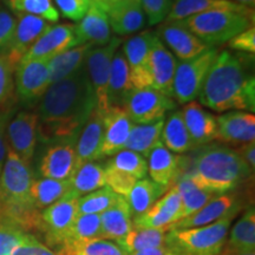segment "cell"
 Masks as SVG:
<instances>
[{
    "label": "cell",
    "instance_id": "cell-39",
    "mask_svg": "<svg viewBox=\"0 0 255 255\" xmlns=\"http://www.w3.org/2000/svg\"><path fill=\"white\" fill-rule=\"evenodd\" d=\"M70 189L69 180H53L41 177L33 180L31 187V196L37 210H43L53 205L68 193Z\"/></svg>",
    "mask_w": 255,
    "mask_h": 255
},
{
    "label": "cell",
    "instance_id": "cell-34",
    "mask_svg": "<svg viewBox=\"0 0 255 255\" xmlns=\"http://www.w3.org/2000/svg\"><path fill=\"white\" fill-rule=\"evenodd\" d=\"M168 228H132L116 242L128 255L165 245Z\"/></svg>",
    "mask_w": 255,
    "mask_h": 255
},
{
    "label": "cell",
    "instance_id": "cell-15",
    "mask_svg": "<svg viewBox=\"0 0 255 255\" xmlns=\"http://www.w3.org/2000/svg\"><path fill=\"white\" fill-rule=\"evenodd\" d=\"M49 27V23L43 18L32 14L18 13L13 36H12L7 50L4 53L14 68L20 63L27 51L38 40V38Z\"/></svg>",
    "mask_w": 255,
    "mask_h": 255
},
{
    "label": "cell",
    "instance_id": "cell-33",
    "mask_svg": "<svg viewBox=\"0 0 255 255\" xmlns=\"http://www.w3.org/2000/svg\"><path fill=\"white\" fill-rule=\"evenodd\" d=\"M92 47L91 44H82L52 57L49 60L51 84L63 81L82 69Z\"/></svg>",
    "mask_w": 255,
    "mask_h": 255
},
{
    "label": "cell",
    "instance_id": "cell-23",
    "mask_svg": "<svg viewBox=\"0 0 255 255\" xmlns=\"http://www.w3.org/2000/svg\"><path fill=\"white\" fill-rule=\"evenodd\" d=\"M177 60L156 34L150 52L151 88L173 98V83Z\"/></svg>",
    "mask_w": 255,
    "mask_h": 255
},
{
    "label": "cell",
    "instance_id": "cell-29",
    "mask_svg": "<svg viewBox=\"0 0 255 255\" xmlns=\"http://www.w3.org/2000/svg\"><path fill=\"white\" fill-rule=\"evenodd\" d=\"M132 229V215L127 200L119 196L116 202L101 214V239L116 241Z\"/></svg>",
    "mask_w": 255,
    "mask_h": 255
},
{
    "label": "cell",
    "instance_id": "cell-38",
    "mask_svg": "<svg viewBox=\"0 0 255 255\" xmlns=\"http://www.w3.org/2000/svg\"><path fill=\"white\" fill-rule=\"evenodd\" d=\"M165 191L167 189L152 182L150 178L137 181L129 195L126 197L132 219L145 213Z\"/></svg>",
    "mask_w": 255,
    "mask_h": 255
},
{
    "label": "cell",
    "instance_id": "cell-22",
    "mask_svg": "<svg viewBox=\"0 0 255 255\" xmlns=\"http://www.w3.org/2000/svg\"><path fill=\"white\" fill-rule=\"evenodd\" d=\"M146 163L150 180L168 190L182 174L183 156L174 154L159 142L148 155Z\"/></svg>",
    "mask_w": 255,
    "mask_h": 255
},
{
    "label": "cell",
    "instance_id": "cell-12",
    "mask_svg": "<svg viewBox=\"0 0 255 255\" xmlns=\"http://www.w3.org/2000/svg\"><path fill=\"white\" fill-rule=\"evenodd\" d=\"M49 60H21L15 66V90L23 102L39 100L51 85Z\"/></svg>",
    "mask_w": 255,
    "mask_h": 255
},
{
    "label": "cell",
    "instance_id": "cell-47",
    "mask_svg": "<svg viewBox=\"0 0 255 255\" xmlns=\"http://www.w3.org/2000/svg\"><path fill=\"white\" fill-rule=\"evenodd\" d=\"M14 70L15 68L9 63L7 57L0 55V105L6 103L13 92Z\"/></svg>",
    "mask_w": 255,
    "mask_h": 255
},
{
    "label": "cell",
    "instance_id": "cell-14",
    "mask_svg": "<svg viewBox=\"0 0 255 255\" xmlns=\"http://www.w3.org/2000/svg\"><path fill=\"white\" fill-rule=\"evenodd\" d=\"M182 201L173 186L142 215L132 219V228H168L181 220Z\"/></svg>",
    "mask_w": 255,
    "mask_h": 255
},
{
    "label": "cell",
    "instance_id": "cell-50",
    "mask_svg": "<svg viewBox=\"0 0 255 255\" xmlns=\"http://www.w3.org/2000/svg\"><path fill=\"white\" fill-rule=\"evenodd\" d=\"M229 49L237 51V52H245L246 55L254 56L255 53V27L254 25L248 30L241 32L228 40Z\"/></svg>",
    "mask_w": 255,
    "mask_h": 255
},
{
    "label": "cell",
    "instance_id": "cell-55",
    "mask_svg": "<svg viewBox=\"0 0 255 255\" xmlns=\"http://www.w3.org/2000/svg\"><path fill=\"white\" fill-rule=\"evenodd\" d=\"M89 1H90L91 5L97 6V7H100L108 13V11H109L119 0H89Z\"/></svg>",
    "mask_w": 255,
    "mask_h": 255
},
{
    "label": "cell",
    "instance_id": "cell-7",
    "mask_svg": "<svg viewBox=\"0 0 255 255\" xmlns=\"http://www.w3.org/2000/svg\"><path fill=\"white\" fill-rule=\"evenodd\" d=\"M78 199L68 191L62 199L39 212L37 228L50 246L59 250L66 241L78 216Z\"/></svg>",
    "mask_w": 255,
    "mask_h": 255
},
{
    "label": "cell",
    "instance_id": "cell-40",
    "mask_svg": "<svg viewBox=\"0 0 255 255\" xmlns=\"http://www.w3.org/2000/svg\"><path fill=\"white\" fill-rule=\"evenodd\" d=\"M119 195L103 187L78 199V214H102L116 202Z\"/></svg>",
    "mask_w": 255,
    "mask_h": 255
},
{
    "label": "cell",
    "instance_id": "cell-30",
    "mask_svg": "<svg viewBox=\"0 0 255 255\" xmlns=\"http://www.w3.org/2000/svg\"><path fill=\"white\" fill-rule=\"evenodd\" d=\"M255 210L250 207L233 226L222 253H254Z\"/></svg>",
    "mask_w": 255,
    "mask_h": 255
},
{
    "label": "cell",
    "instance_id": "cell-6",
    "mask_svg": "<svg viewBox=\"0 0 255 255\" xmlns=\"http://www.w3.org/2000/svg\"><path fill=\"white\" fill-rule=\"evenodd\" d=\"M183 23L208 46L219 45L248 30L254 24V14L237 11H210L184 19Z\"/></svg>",
    "mask_w": 255,
    "mask_h": 255
},
{
    "label": "cell",
    "instance_id": "cell-56",
    "mask_svg": "<svg viewBox=\"0 0 255 255\" xmlns=\"http://www.w3.org/2000/svg\"><path fill=\"white\" fill-rule=\"evenodd\" d=\"M232 1L237 2V4L251 9H254L255 7V0H232Z\"/></svg>",
    "mask_w": 255,
    "mask_h": 255
},
{
    "label": "cell",
    "instance_id": "cell-59",
    "mask_svg": "<svg viewBox=\"0 0 255 255\" xmlns=\"http://www.w3.org/2000/svg\"><path fill=\"white\" fill-rule=\"evenodd\" d=\"M133 1H139V0H133Z\"/></svg>",
    "mask_w": 255,
    "mask_h": 255
},
{
    "label": "cell",
    "instance_id": "cell-25",
    "mask_svg": "<svg viewBox=\"0 0 255 255\" xmlns=\"http://www.w3.org/2000/svg\"><path fill=\"white\" fill-rule=\"evenodd\" d=\"M78 45L91 44L92 46H104L111 40V28L107 12L91 5L79 23L75 25Z\"/></svg>",
    "mask_w": 255,
    "mask_h": 255
},
{
    "label": "cell",
    "instance_id": "cell-27",
    "mask_svg": "<svg viewBox=\"0 0 255 255\" xmlns=\"http://www.w3.org/2000/svg\"><path fill=\"white\" fill-rule=\"evenodd\" d=\"M110 28L119 36H129L142 30L146 18L139 1L119 0L108 11Z\"/></svg>",
    "mask_w": 255,
    "mask_h": 255
},
{
    "label": "cell",
    "instance_id": "cell-9",
    "mask_svg": "<svg viewBox=\"0 0 255 255\" xmlns=\"http://www.w3.org/2000/svg\"><path fill=\"white\" fill-rule=\"evenodd\" d=\"M176 107L173 98L152 88L132 89L122 104L128 117L135 124H151L164 120L165 114Z\"/></svg>",
    "mask_w": 255,
    "mask_h": 255
},
{
    "label": "cell",
    "instance_id": "cell-4",
    "mask_svg": "<svg viewBox=\"0 0 255 255\" xmlns=\"http://www.w3.org/2000/svg\"><path fill=\"white\" fill-rule=\"evenodd\" d=\"M30 164L7 146L0 173V216L17 223L25 231L38 227L39 210L31 196L33 183Z\"/></svg>",
    "mask_w": 255,
    "mask_h": 255
},
{
    "label": "cell",
    "instance_id": "cell-49",
    "mask_svg": "<svg viewBox=\"0 0 255 255\" xmlns=\"http://www.w3.org/2000/svg\"><path fill=\"white\" fill-rule=\"evenodd\" d=\"M12 255H57V253L28 233L25 240L15 248Z\"/></svg>",
    "mask_w": 255,
    "mask_h": 255
},
{
    "label": "cell",
    "instance_id": "cell-58",
    "mask_svg": "<svg viewBox=\"0 0 255 255\" xmlns=\"http://www.w3.org/2000/svg\"><path fill=\"white\" fill-rule=\"evenodd\" d=\"M4 1H5V4L8 5V4H11L12 1H14V0H4Z\"/></svg>",
    "mask_w": 255,
    "mask_h": 255
},
{
    "label": "cell",
    "instance_id": "cell-37",
    "mask_svg": "<svg viewBox=\"0 0 255 255\" xmlns=\"http://www.w3.org/2000/svg\"><path fill=\"white\" fill-rule=\"evenodd\" d=\"M174 186L178 189V193L181 195V201H182L181 220L187 218V216L195 214L201 208H203L210 200L218 196L205 189H201L186 174H181Z\"/></svg>",
    "mask_w": 255,
    "mask_h": 255
},
{
    "label": "cell",
    "instance_id": "cell-45",
    "mask_svg": "<svg viewBox=\"0 0 255 255\" xmlns=\"http://www.w3.org/2000/svg\"><path fill=\"white\" fill-rule=\"evenodd\" d=\"M71 255H128L115 241L91 240L83 242L73 248Z\"/></svg>",
    "mask_w": 255,
    "mask_h": 255
},
{
    "label": "cell",
    "instance_id": "cell-51",
    "mask_svg": "<svg viewBox=\"0 0 255 255\" xmlns=\"http://www.w3.org/2000/svg\"><path fill=\"white\" fill-rule=\"evenodd\" d=\"M56 4L65 18L81 20L90 7L89 0H56Z\"/></svg>",
    "mask_w": 255,
    "mask_h": 255
},
{
    "label": "cell",
    "instance_id": "cell-26",
    "mask_svg": "<svg viewBox=\"0 0 255 255\" xmlns=\"http://www.w3.org/2000/svg\"><path fill=\"white\" fill-rule=\"evenodd\" d=\"M184 123L195 148L206 145L216 137V117L200 103H187L182 111Z\"/></svg>",
    "mask_w": 255,
    "mask_h": 255
},
{
    "label": "cell",
    "instance_id": "cell-44",
    "mask_svg": "<svg viewBox=\"0 0 255 255\" xmlns=\"http://www.w3.org/2000/svg\"><path fill=\"white\" fill-rule=\"evenodd\" d=\"M103 167L105 175V187L110 188L115 194L126 199L138 180L131 176V175L114 168L108 162Z\"/></svg>",
    "mask_w": 255,
    "mask_h": 255
},
{
    "label": "cell",
    "instance_id": "cell-31",
    "mask_svg": "<svg viewBox=\"0 0 255 255\" xmlns=\"http://www.w3.org/2000/svg\"><path fill=\"white\" fill-rule=\"evenodd\" d=\"M132 90L130 82L129 66L122 51L117 50L111 60V68L108 84V104L110 107H120L126 100L128 92Z\"/></svg>",
    "mask_w": 255,
    "mask_h": 255
},
{
    "label": "cell",
    "instance_id": "cell-48",
    "mask_svg": "<svg viewBox=\"0 0 255 255\" xmlns=\"http://www.w3.org/2000/svg\"><path fill=\"white\" fill-rule=\"evenodd\" d=\"M17 19L4 6L0 5V55H4L11 43Z\"/></svg>",
    "mask_w": 255,
    "mask_h": 255
},
{
    "label": "cell",
    "instance_id": "cell-43",
    "mask_svg": "<svg viewBox=\"0 0 255 255\" xmlns=\"http://www.w3.org/2000/svg\"><path fill=\"white\" fill-rule=\"evenodd\" d=\"M28 232L17 223L0 216V255H12Z\"/></svg>",
    "mask_w": 255,
    "mask_h": 255
},
{
    "label": "cell",
    "instance_id": "cell-46",
    "mask_svg": "<svg viewBox=\"0 0 255 255\" xmlns=\"http://www.w3.org/2000/svg\"><path fill=\"white\" fill-rule=\"evenodd\" d=\"M175 0H139L149 25H157L164 21L170 13Z\"/></svg>",
    "mask_w": 255,
    "mask_h": 255
},
{
    "label": "cell",
    "instance_id": "cell-36",
    "mask_svg": "<svg viewBox=\"0 0 255 255\" xmlns=\"http://www.w3.org/2000/svg\"><path fill=\"white\" fill-rule=\"evenodd\" d=\"M163 124L164 120L151 124H133L124 149L135 151L143 157H148L156 144L161 142Z\"/></svg>",
    "mask_w": 255,
    "mask_h": 255
},
{
    "label": "cell",
    "instance_id": "cell-13",
    "mask_svg": "<svg viewBox=\"0 0 255 255\" xmlns=\"http://www.w3.org/2000/svg\"><path fill=\"white\" fill-rule=\"evenodd\" d=\"M38 115L31 111H20L7 127L8 148L19 157L31 164L38 138Z\"/></svg>",
    "mask_w": 255,
    "mask_h": 255
},
{
    "label": "cell",
    "instance_id": "cell-24",
    "mask_svg": "<svg viewBox=\"0 0 255 255\" xmlns=\"http://www.w3.org/2000/svg\"><path fill=\"white\" fill-rule=\"evenodd\" d=\"M103 131V115L96 108L83 127L76 143V169L101 158Z\"/></svg>",
    "mask_w": 255,
    "mask_h": 255
},
{
    "label": "cell",
    "instance_id": "cell-35",
    "mask_svg": "<svg viewBox=\"0 0 255 255\" xmlns=\"http://www.w3.org/2000/svg\"><path fill=\"white\" fill-rule=\"evenodd\" d=\"M70 181V193L77 197L105 187L104 167L96 162H88L76 169Z\"/></svg>",
    "mask_w": 255,
    "mask_h": 255
},
{
    "label": "cell",
    "instance_id": "cell-32",
    "mask_svg": "<svg viewBox=\"0 0 255 255\" xmlns=\"http://www.w3.org/2000/svg\"><path fill=\"white\" fill-rule=\"evenodd\" d=\"M161 143L174 154H186L196 149L184 123L182 111H173L163 124Z\"/></svg>",
    "mask_w": 255,
    "mask_h": 255
},
{
    "label": "cell",
    "instance_id": "cell-53",
    "mask_svg": "<svg viewBox=\"0 0 255 255\" xmlns=\"http://www.w3.org/2000/svg\"><path fill=\"white\" fill-rule=\"evenodd\" d=\"M6 116L0 113V173H1L2 165H4L6 152H7V143H6Z\"/></svg>",
    "mask_w": 255,
    "mask_h": 255
},
{
    "label": "cell",
    "instance_id": "cell-21",
    "mask_svg": "<svg viewBox=\"0 0 255 255\" xmlns=\"http://www.w3.org/2000/svg\"><path fill=\"white\" fill-rule=\"evenodd\" d=\"M103 115V142L101 158L114 156L123 150L129 138L133 123L130 121L123 108L110 107Z\"/></svg>",
    "mask_w": 255,
    "mask_h": 255
},
{
    "label": "cell",
    "instance_id": "cell-42",
    "mask_svg": "<svg viewBox=\"0 0 255 255\" xmlns=\"http://www.w3.org/2000/svg\"><path fill=\"white\" fill-rule=\"evenodd\" d=\"M8 7L17 13L32 14L44 20L56 23L59 20V12L51 0H14Z\"/></svg>",
    "mask_w": 255,
    "mask_h": 255
},
{
    "label": "cell",
    "instance_id": "cell-54",
    "mask_svg": "<svg viewBox=\"0 0 255 255\" xmlns=\"http://www.w3.org/2000/svg\"><path fill=\"white\" fill-rule=\"evenodd\" d=\"M130 255H180L175 253L168 248L167 246H161V247H155V248H149V250H144L141 252H136V253H132Z\"/></svg>",
    "mask_w": 255,
    "mask_h": 255
},
{
    "label": "cell",
    "instance_id": "cell-20",
    "mask_svg": "<svg viewBox=\"0 0 255 255\" xmlns=\"http://www.w3.org/2000/svg\"><path fill=\"white\" fill-rule=\"evenodd\" d=\"M215 139L232 145L255 141V116L235 110L216 117Z\"/></svg>",
    "mask_w": 255,
    "mask_h": 255
},
{
    "label": "cell",
    "instance_id": "cell-8",
    "mask_svg": "<svg viewBox=\"0 0 255 255\" xmlns=\"http://www.w3.org/2000/svg\"><path fill=\"white\" fill-rule=\"evenodd\" d=\"M220 51L210 47L195 58L177 64L174 76L173 95L178 104L190 103L199 97L206 76Z\"/></svg>",
    "mask_w": 255,
    "mask_h": 255
},
{
    "label": "cell",
    "instance_id": "cell-10",
    "mask_svg": "<svg viewBox=\"0 0 255 255\" xmlns=\"http://www.w3.org/2000/svg\"><path fill=\"white\" fill-rule=\"evenodd\" d=\"M121 43H122L121 38L113 37L107 45L92 47L85 59V68L96 95V102H97L96 108L102 114L109 109L108 84H109L111 60L115 52L119 50Z\"/></svg>",
    "mask_w": 255,
    "mask_h": 255
},
{
    "label": "cell",
    "instance_id": "cell-2",
    "mask_svg": "<svg viewBox=\"0 0 255 255\" xmlns=\"http://www.w3.org/2000/svg\"><path fill=\"white\" fill-rule=\"evenodd\" d=\"M200 103L216 113L255 110V78L251 55L221 51L218 53L201 89Z\"/></svg>",
    "mask_w": 255,
    "mask_h": 255
},
{
    "label": "cell",
    "instance_id": "cell-5",
    "mask_svg": "<svg viewBox=\"0 0 255 255\" xmlns=\"http://www.w3.org/2000/svg\"><path fill=\"white\" fill-rule=\"evenodd\" d=\"M234 218L228 215L202 227L168 231L164 246L180 255H221Z\"/></svg>",
    "mask_w": 255,
    "mask_h": 255
},
{
    "label": "cell",
    "instance_id": "cell-52",
    "mask_svg": "<svg viewBox=\"0 0 255 255\" xmlns=\"http://www.w3.org/2000/svg\"><path fill=\"white\" fill-rule=\"evenodd\" d=\"M239 154L244 161L246 162L248 167L251 168V170L253 171L255 170V141L253 142H248L245 143V144L240 145V149H238Z\"/></svg>",
    "mask_w": 255,
    "mask_h": 255
},
{
    "label": "cell",
    "instance_id": "cell-11",
    "mask_svg": "<svg viewBox=\"0 0 255 255\" xmlns=\"http://www.w3.org/2000/svg\"><path fill=\"white\" fill-rule=\"evenodd\" d=\"M155 37V32L144 31L124 43L122 52L129 66L132 89L151 88L150 52Z\"/></svg>",
    "mask_w": 255,
    "mask_h": 255
},
{
    "label": "cell",
    "instance_id": "cell-16",
    "mask_svg": "<svg viewBox=\"0 0 255 255\" xmlns=\"http://www.w3.org/2000/svg\"><path fill=\"white\" fill-rule=\"evenodd\" d=\"M75 46H78L75 25L58 24L55 26L50 25V27L38 38V40L31 46V49L27 51L21 60L51 59L52 57L65 52L66 50Z\"/></svg>",
    "mask_w": 255,
    "mask_h": 255
},
{
    "label": "cell",
    "instance_id": "cell-41",
    "mask_svg": "<svg viewBox=\"0 0 255 255\" xmlns=\"http://www.w3.org/2000/svg\"><path fill=\"white\" fill-rule=\"evenodd\" d=\"M114 168L122 170L124 173L131 175L137 180H142L148 173V163L142 155L135 151L123 149L108 162Z\"/></svg>",
    "mask_w": 255,
    "mask_h": 255
},
{
    "label": "cell",
    "instance_id": "cell-3",
    "mask_svg": "<svg viewBox=\"0 0 255 255\" xmlns=\"http://www.w3.org/2000/svg\"><path fill=\"white\" fill-rule=\"evenodd\" d=\"M182 174L215 195L228 194L251 178L253 171L237 149L221 144L203 145L191 158L183 156Z\"/></svg>",
    "mask_w": 255,
    "mask_h": 255
},
{
    "label": "cell",
    "instance_id": "cell-17",
    "mask_svg": "<svg viewBox=\"0 0 255 255\" xmlns=\"http://www.w3.org/2000/svg\"><path fill=\"white\" fill-rule=\"evenodd\" d=\"M241 208V202L237 194H222V195H218L210 200L195 214L187 216V218L169 226L168 231L202 227V226L210 225V223L218 221L225 216L237 215Z\"/></svg>",
    "mask_w": 255,
    "mask_h": 255
},
{
    "label": "cell",
    "instance_id": "cell-19",
    "mask_svg": "<svg viewBox=\"0 0 255 255\" xmlns=\"http://www.w3.org/2000/svg\"><path fill=\"white\" fill-rule=\"evenodd\" d=\"M76 141L53 142L41 156L39 174L53 180H69L76 171Z\"/></svg>",
    "mask_w": 255,
    "mask_h": 255
},
{
    "label": "cell",
    "instance_id": "cell-28",
    "mask_svg": "<svg viewBox=\"0 0 255 255\" xmlns=\"http://www.w3.org/2000/svg\"><path fill=\"white\" fill-rule=\"evenodd\" d=\"M210 11H237L254 14V9L232 1V0H175L165 21H177Z\"/></svg>",
    "mask_w": 255,
    "mask_h": 255
},
{
    "label": "cell",
    "instance_id": "cell-18",
    "mask_svg": "<svg viewBox=\"0 0 255 255\" xmlns=\"http://www.w3.org/2000/svg\"><path fill=\"white\" fill-rule=\"evenodd\" d=\"M157 37L159 39L162 38L169 49L182 62L195 58L212 47L197 38L184 25L183 20L165 21L159 26Z\"/></svg>",
    "mask_w": 255,
    "mask_h": 255
},
{
    "label": "cell",
    "instance_id": "cell-1",
    "mask_svg": "<svg viewBox=\"0 0 255 255\" xmlns=\"http://www.w3.org/2000/svg\"><path fill=\"white\" fill-rule=\"evenodd\" d=\"M96 95L85 65L52 83L38 105V135L45 142L76 141L96 109Z\"/></svg>",
    "mask_w": 255,
    "mask_h": 255
},
{
    "label": "cell",
    "instance_id": "cell-57",
    "mask_svg": "<svg viewBox=\"0 0 255 255\" xmlns=\"http://www.w3.org/2000/svg\"><path fill=\"white\" fill-rule=\"evenodd\" d=\"M221 255H255V253H222Z\"/></svg>",
    "mask_w": 255,
    "mask_h": 255
}]
</instances>
